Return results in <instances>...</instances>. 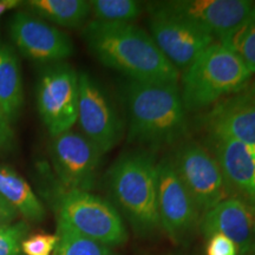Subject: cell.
<instances>
[{
	"label": "cell",
	"mask_w": 255,
	"mask_h": 255,
	"mask_svg": "<svg viewBox=\"0 0 255 255\" xmlns=\"http://www.w3.org/2000/svg\"><path fill=\"white\" fill-rule=\"evenodd\" d=\"M20 4L21 2L18 0H0V17L6 12L17 8Z\"/></svg>",
	"instance_id": "obj_28"
},
{
	"label": "cell",
	"mask_w": 255,
	"mask_h": 255,
	"mask_svg": "<svg viewBox=\"0 0 255 255\" xmlns=\"http://www.w3.org/2000/svg\"><path fill=\"white\" fill-rule=\"evenodd\" d=\"M94 20L103 23L132 24L143 11V4L135 0H91Z\"/></svg>",
	"instance_id": "obj_21"
},
{
	"label": "cell",
	"mask_w": 255,
	"mask_h": 255,
	"mask_svg": "<svg viewBox=\"0 0 255 255\" xmlns=\"http://www.w3.org/2000/svg\"><path fill=\"white\" fill-rule=\"evenodd\" d=\"M210 138L231 139L255 149V92L240 91L213 105L205 116Z\"/></svg>",
	"instance_id": "obj_14"
},
{
	"label": "cell",
	"mask_w": 255,
	"mask_h": 255,
	"mask_svg": "<svg viewBox=\"0 0 255 255\" xmlns=\"http://www.w3.org/2000/svg\"><path fill=\"white\" fill-rule=\"evenodd\" d=\"M128 141L149 149L174 145L186 135L187 116L178 84L128 82Z\"/></svg>",
	"instance_id": "obj_2"
},
{
	"label": "cell",
	"mask_w": 255,
	"mask_h": 255,
	"mask_svg": "<svg viewBox=\"0 0 255 255\" xmlns=\"http://www.w3.org/2000/svg\"><path fill=\"white\" fill-rule=\"evenodd\" d=\"M253 250L255 251V225H254V239H253Z\"/></svg>",
	"instance_id": "obj_29"
},
{
	"label": "cell",
	"mask_w": 255,
	"mask_h": 255,
	"mask_svg": "<svg viewBox=\"0 0 255 255\" xmlns=\"http://www.w3.org/2000/svg\"><path fill=\"white\" fill-rule=\"evenodd\" d=\"M77 122L81 131L104 154L119 144L123 123L101 84L87 72L78 75Z\"/></svg>",
	"instance_id": "obj_8"
},
{
	"label": "cell",
	"mask_w": 255,
	"mask_h": 255,
	"mask_svg": "<svg viewBox=\"0 0 255 255\" xmlns=\"http://www.w3.org/2000/svg\"><path fill=\"white\" fill-rule=\"evenodd\" d=\"M152 4L195 24L220 41L245 20L255 2L251 0H170Z\"/></svg>",
	"instance_id": "obj_13"
},
{
	"label": "cell",
	"mask_w": 255,
	"mask_h": 255,
	"mask_svg": "<svg viewBox=\"0 0 255 255\" xmlns=\"http://www.w3.org/2000/svg\"><path fill=\"white\" fill-rule=\"evenodd\" d=\"M252 90H253V91L255 92V83H254V87H253V89H252Z\"/></svg>",
	"instance_id": "obj_30"
},
{
	"label": "cell",
	"mask_w": 255,
	"mask_h": 255,
	"mask_svg": "<svg viewBox=\"0 0 255 255\" xmlns=\"http://www.w3.org/2000/svg\"><path fill=\"white\" fill-rule=\"evenodd\" d=\"M0 196L26 222H41L45 219L46 210L27 181L6 164H0Z\"/></svg>",
	"instance_id": "obj_18"
},
{
	"label": "cell",
	"mask_w": 255,
	"mask_h": 255,
	"mask_svg": "<svg viewBox=\"0 0 255 255\" xmlns=\"http://www.w3.org/2000/svg\"><path fill=\"white\" fill-rule=\"evenodd\" d=\"M23 4L26 11L57 27L78 28L91 15L90 2L85 0H28Z\"/></svg>",
	"instance_id": "obj_19"
},
{
	"label": "cell",
	"mask_w": 255,
	"mask_h": 255,
	"mask_svg": "<svg viewBox=\"0 0 255 255\" xmlns=\"http://www.w3.org/2000/svg\"><path fill=\"white\" fill-rule=\"evenodd\" d=\"M15 149H17V137L13 128L0 113V156L13 154Z\"/></svg>",
	"instance_id": "obj_26"
},
{
	"label": "cell",
	"mask_w": 255,
	"mask_h": 255,
	"mask_svg": "<svg viewBox=\"0 0 255 255\" xmlns=\"http://www.w3.org/2000/svg\"><path fill=\"white\" fill-rule=\"evenodd\" d=\"M206 255H239L234 242L222 234H213L207 238Z\"/></svg>",
	"instance_id": "obj_25"
},
{
	"label": "cell",
	"mask_w": 255,
	"mask_h": 255,
	"mask_svg": "<svg viewBox=\"0 0 255 255\" xmlns=\"http://www.w3.org/2000/svg\"><path fill=\"white\" fill-rule=\"evenodd\" d=\"M37 109L52 137L69 131L77 122L78 73L65 62L41 70L36 89Z\"/></svg>",
	"instance_id": "obj_6"
},
{
	"label": "cell",
	"mask_w": 255,
	"mask_h": 255,
	"mask_svg": "<svg viewBox=\"0 0 255 255\" xmlns=\"http://www.w3.org/2000/svg\"><path fill=\"white\" fill-rule=\"evenodd\" d=\"M170 159L200 212H208L227 199L229 191L221 167L214 154L205 146L186 142Z\"/></svg>",
	"instance_id": "obj_7"
},
{
	"label": "cell",
	"mask_w": 255,
	"mask_h": 255,
	"mask_svg": "<svg viewBox=\"0 0 255 255\" xmlns=\"http://www.w3.org/2000/svg\"><path fill=\"white\" fill-rule=\"evenodd\" d=\"M18 212L5 199L0 196V228L18 221Z\"/></svg>",
	"instance_id": "obj_27"
},
{
	"label": "cell",
	"mask_w": 255,
	"mask_h": 255,
	"mask_svg": "<svg viewBox=\"0 0 255 255\" xmlns=\"http://www.w3.org/2000/svg\"><path fill=\"white\" fill-rule=\"evenodd\" d=\"M58 221L107 247L122 246L128 232L120 212L90 191L66 190L58 203Z\"/></svg>",
	"instance_id": "obj_5"
},
{
	"label": "cell",
	"mask_w": 255,
	"mask_h": 255,
	"mask_svg": "<svg viewBox=\"0 0 255 255\" xmlns=\"http://www.w3.org/2000/svg\"><path fill=\"white\" fill-rule=\"evenodd\" d=\"M219 43L235 53L252 75L255 73V4L245 20Z\"/></svg>",
	"instance_id": "obj_20"
},
{
	"label": "cell",
	"mask_w": 255,
	"mask_h": 255,
	"mask_svg": "<svg viewBox=\"0 0 255 255\" xmlns=\"http://www.w3.org/2000/svg\"><path fill=\"white\" fill-rule=\"evenodd\" d=\"M209 139L228 191L255 203V149L231 139Z\"/></svg>",
	"instance_id": "obj_16"
},
{
	"label": "cell",
	"mask_w": 255,
	"mask_h": 255,
	"mask_svg": "<svg viewBox=\"0 0 255 255\" xmlns=\"http://www.w3.org/2000/svg\"><path fill=\"white\" fill-rule=\"evenodd\" d=\"M24 103L23 76L17 51L12 45L0 43V113L11 126L21 116Z\"/></svg>",
	"instance_id": "obj_17"
},
{
	"label": "cell",
	"mask_w": 255,
	"mask_h": 255,
	"mask_svg": "<svg viewBox=\"0 0 255 255\" xmlns=\"http://www.w3.org/2000/svg\"><path fill=\"white\" fill-rule=\"evenodd\" d=\"M8 32L14 49L33 62L49 65L73 55V43L65 32L26 9L12 14Z\"/></svg>",
	"instance_id": "obj_10"
},
{
	"label": "cell",
	"mask_w": 255,
	"mask_h": 255,
	"mask_svg": "<svg viewBox=\"0 0 255 255\" xmlns=\"http://www.w3.org/2000/svg\"><path fill=\"white\" fill-rule=\"evenodd\" d=\"M50 151L57 176L66 190L94 188L103 152L90 139L71 129L52 137Z\"/></svg>",
	"instance_id": "obj_11"
},
{
	"label": "cell",
	"mask_w": 255,
	"mask_h": 255,
	"mask_svg": "<svg viewBox=\"0 0 255 255\" xmlns=\"http://www.w3.org/2000/svg\"><path fill=\"white\" fill-rule=\"evenodd\" d=\"M254 218L247 203L239 197H227L203 214L200 228L206 239L222 234L234 242L239 255L253 250Z\"/></svg>",
	"instance_id": "obj_15"
},
{
	"label": "cell",
	"mask_w": 255,
	"mask_h": 255,
	"mask_svg": "<svg viewBox=\"0 0 255 255\" xmlns=\"http://www.w3.org/2000/svg\"><path fill=\"white\" fill-rule=\"evenodd\" d=\"M157 207L161 228L174 241H182L200 223L201 212L170 158L157 164Z\"/></svg>",
	"instance_id": "obj_12"
},
{
	"label": "cell",
	"mask_w": 255,
	"mask_h": 255,
	"mask_svg": "<svg viewBox=\"0 0 255 255\" xmlns=\"http://www.w3.org/2000/svg\"><path fill=\"white\" fill-rule=\"evenodd\" d=\"M108 187L114 200L141 235L161 228L157 207V164L150 154L132 151L121 155L108 171Z\"/></svg>",
	"instance_id": "obj_3"
},
{
	"label": "cell",
	"mask_w": 255,
	"mask_h": 255,
	"mask_svg": "<svg viewBox=\"0 0 255 255\" xmlns=\"http://www.w3.org/2000/svg\"><path fill=\"white\" fill-rule=\"evenodd\" d=\"M252 72L244 62L222 44L213 43L184 69L182 97L187 113H195L219 103L246 88Z\"/></svg>",
	"instance_id": "obj_4"
},
{
	"label": "cell",
	"mask_w": 255,
	"mask_h": 255,
	"mask_svg": "<svg viewBox=\"0 0 255 255\" xmlns=\"http://www.w3.org/2000/svg\"><path fill=\"white\" fill-rule=\"evenodd\" d=\"M57 234L58 244L52 255H113L109 247L82 237L60 221L57 225Z\"/></svg>",
	"instance_id": "obj_22"
},
{
	"label": "cell",
	"mask_w": 255,
	"mask_h": 255,
	"mask_svg": "<svg viewBox=\"0 0 255 255\" xmlns=\"http://www.w3.org/2000/svg\"><path fill=\"white\" fill-rule=\"evenodd\" d=\"M58 244V234L38 232L28 234L21 241L20 250L23 255H52Z\"/></svg>",
	"instance_id": "obj_24"
},
{
	"label": "cell",
	"mask_w": 255,
	"mask_h": 255,
	"mask_svg": "<svg viewBox=\"0 0 255 255\" xmlns=\"http://www.w3.org/2000/svg\"><path fill=\"white\" fill-rule=\"evenodd\" d=\"M83 37L96 58L129 81L178 84V70L159 51L150 33L135 24L92 19L85 24Z\"/></svg>",
	"instance_id": "obj_1"
},
{
	"label": "cell",
	"mask_w": 255,
	"mask_h": 255,
	"mask_svg": "<svg viewBox=\"0 0 255 255\" xmlns=\"http://www.w3.org/2000/svg\"><path fill=\"white\" fill-rule=\"evenodd\" d=\"M28 231L30 227L25 220L0 228V255H23L20 245L28 235Z\"/></svg>",
	"instance_id": "obj_23"
},
{
	"label": "cell",
	"mask_w": 255,
	"mask_h": 255,
	"mask_svg": "<svg viewBox=\"0 0 255 255\" xmlns=\"http://www.w3.org/2000/svg\"><path fill=\"white\" fill-rule=\"evenodd\" d=\"M150 36L163 56L177 70L187 69L191 63L215 43V38L208 32L196 26L186 19L148 6Z\"/></svg>",
	"instance_id": "obj_9"
}]
</instances>
